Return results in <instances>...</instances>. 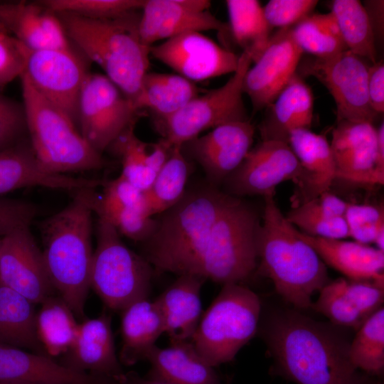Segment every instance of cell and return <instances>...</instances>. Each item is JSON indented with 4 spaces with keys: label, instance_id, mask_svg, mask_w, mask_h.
<instances>
[{
    "label": "cell",
    "instance_id": "1",
    "mask_svg": "<svg viewBox=\"0 0 384 384\" xmlns=\"http://www.w3.org/2000/svg\"><path fill=\"white\" fill-rule=\"evenodd\" d=\"M343 329L287 309L271 312L260 329L277 371L297 384H374L351 363Z\"/></svg>",
    "mask_w": 384,
    "mask_h": 384
},
{
    "label": "cell",
    "instance_id": "2",
    "mask_svg": "<svg viewBox=\"0 0 384 384\" xmlns=\"http://www.w3.org/2000/svg\"><path fill=\"white\" fill-rule=\"evenodd\" d=\"M98 196L95 188L73 191L72 201L40 225L53 287L78 318L84 316L90 288L92 214Z\"/></svg>",
    "mask_w": 384,
    "mask_h": 384
},
{
    "label": "cell",
    "instance_id": "3",
    "mask_svg": "<svg viewBox=\"0 0 384 384\" xmlns=\"http://www.w3.org/2000/svg\"><path fill=\"white\" fill-rule=\"evenodd\" d=\"M232 196L208 186L186 191L161 213L142 255L159 272L195 274L213 228Z\"/></svg>",
    "mask_w": 384,
    "mask_h": 384
},
{
    "label": "cell",
    "instance_id": "4",
    "mask_svg": "<svg viewBox=\"0 0 384 384\" xmlns=\"http://www.w3.org/2000/svg\"><path fill=\"white\" fill-rule=\"evenodd\" d=\"M262 222L257 236L261 272L279 295L296 309L311 308V297L328 282L326 265L299 235L277 206L273 195L264 197Z\"/></svg>",
    "mask_w": 384,
    "mask_h": 384
},
{
    "label": "cell",
    "instance_id": "5",
    "mask_svg": "<svg viewBox=\"0 0 384 384\" xmlns=\"http://www.w3.org/2000/svg\"><path fill=\"white\" fill-rule=\"evenodd\" d=\"M56 14L72 45L97 64L105 75L137 107L150 55V47L142 43L139 36L140 12L112 19Z\"/></svg>",
    "mask_w": 384,
    "mask_h": 384
},
{
    "label": "cell",
    "instance_id": "6",
    "mask_svg": "<svg viewBox=\"0 0 384 384\" xmlns=\"http://www.w3.org/2000/svg\"><path fill=\"white\" fill-rule=\"evenodd\" d=\"M20 79L27 136L41 166L60 174L104 167L102 155L85 141L71 119L41 96L23 75Z\"/></svg>",
    "mask_w": 384,
    "mask_h": 384
},
{
    "label": "cell",
    "instance_id": "7",
    "mask_svg": "<svg viewBox=\"0 0 384 384\" xmlns=\"http://www.w3.org/2000/svg\"><path fill=\"white\" fill-rule=\"evenodd\" d=\"M261 313L256 293L240 283L225 284L201 317L190 341L210 366L230 362L257 333Z\"/></svg>",
    "mask_w": 384,
    "mask_h": 384
},
{
    "label": "cell",
    "instance_id": "8",
    "mask_svg": "<svg viewBox=\"0 0 384 384\" xmlns=\"http://www.w3.org/2000/svg\"><path fill=\"white\" fill-rule=\"evenodd\" d=\"M260 225L256 210L232 196L213 228L195 274L223 285L248 278L257 265Z\"/></svg>",
    "mask_w": 384,
    "mask_h": 384
},
{
    "label": "cell",
    "instance_id": "9",
    "mask_svg": "<svg viewBox=\"0 0 384 384\" xmlns=\"http://www.w3.org/2000/svg\"><path fill=\"white\" fill-rule=\"evenodd\" d=\"M153 270L142 255L124 245L109 221L97 215L90 287L109 308L122 311L130 304L147 298Z\"/></svg>",
    "mask_w": 384,
    "mask_h": 384
},
{
    "label": "cell",
    "instance_id": "10",
    "mask_svg": "<svg viewBox=\"0 0 384 384\" xmlns=\"http://www.w3.org/2000/svg\"><path fill=\"white\" fill-rule=\"evenodd\" d=\"M252 61L242 52L237 70L222 86L198 95L170 117L156 121V127L171 147L181 146L201 133L233 122L248 120L242 85Z\"/></svg>",
    "mask_w": 384,
    "mask_h": 384
},
{
    "label": "cell",
    "instance_id": "11",
    "mask_svg": "<svg viewBox=\"0 0 384 384\" xmlns=\"http://www.w3.org/2000/svg\"><path fill=\"white\" fill-rule=\"evenodd\" d=\"M138 111L107 77L89 72L79 96L77 127L85 141L102 154L125 129L136 124Z\"/></svg>",
    "mask_w": 384,
    "mask_h": 384
},
{
    "label": "cell",
    "instance_id": "12",
    "mask_svg": "<svg viewBox=\"0 0 384 384\" xmlns=\"http://www.w3.org/2000/svg\"><path fill=\"white\" fill-rule=\"evenodd\" d=\"M298 68L303 75L316 78L329 91L336 107V122H373L377 115L368 100L369 65L363 58L346 50L327 58L306 59Z\"/></svg>",
    "mask_w": 384,
    "mask_h": 384
},
{
    "label": "cell",
    "instance_id": "13",
    "mask_svg": "<svg viewBox=\"0 0 384 384\" xmlns=\"http://www.w3.org/2000/svg\"><path fill=\"white\" fill-rule=\"evenodd\" d=\"M88 73L85 61L73 48H28L21 75L77 126L79 96Z\"/></svg>",
    "mask_w": 384,
    "mask_h": 384
},
{
    "label": "cell",
    "instance_id": "14",
    "mask_svg": "<svg viewBox=\"0 0 384 384\" xmlns=\"http://www.w3.org/2000/svg\"><path fill=\"white\" fill-rule=\"evenodd\" d=\"M150 55L193 82L233 73L240 56L198 31L154 44Z\"/></svg>",
    "mask_w": 384,
    "mask_h": 384
},
{
    "label": "cell",
    "instance_id": "15",
    "mask_svg": "<svg viewBox=\"0 0 384 384\" xmlns=\"http://www.w3.org/2000/svg\"><path fill=\"white\" fill-rule=\"evenodd\" d=\"M299 163L288 143L266 140L251 148L240 166L224 181L231 196L274 194L286 181H295Z\"/></svg>",
    "mask_w": 384,
    "mask_h": 384
},
{
    "label": "cell",
    "instance_id": "16",
    "mask_svg": "<svg viewBox=\"0 0 384 384\" xmlns=\"http://www.w3.org/2000/svg\"><path fill=\"white\" fill-rule=\"evenodd\" d=\"M0 283L21 294L33 304H41L54 289L42 250L30 226L17 228L1 239Z\"/></svg>",
    "mask_w": 384,
    "mask_h": 384
},
{
    "label": "cell",
    "instance_id": "17",
    "mask_svg": "<svg viewBox=\"0 0 384 384\" xmlns=\"http://www.w3.org/2000/svg\"><path fill=\"white\" fill-rule=\"evenodd\" d=\"M291 28L279 29L271 36L264 52L245 75L243 92L254 112L272 103L297 73L303 51L293 39Z\"/></svg>",
    "mask_w": 384,
    "mask_h": 384
},
{
    "label": "cell",
    "instance_id": "18",
    "mask_svg": "<svg viewBox=\"0 0 384 384\" xmlns=\"http://www.w3.org/2000/svg\"><path fill=\"white\" fill-rule=\"evenodd\" d=\"M255 128L249 120L226 123L181 146L204 171L211 186L224 182L252 147Z\"/></svg>",
    "mask_w": 384,
    "mask_h": 384
},
{
    "label": "cell",
    "instance_id": "19",
    "mask_svg": "<svg viewBox=\"0 0 384 384\" xmlns=\"http://www.w3.org/2000/svg\"><path fill=\"white\" fill-rule=\"evenodd\" d=\"M210 6L208 0H144L139 23L142 43L151 47L186 32L230 30L209 11Z\"/></svg>",
    "mask_w": 384,
    "mask_h": 384
},
{
    "label": "cell",
    "instance_id": "20",
    "mask_svg": "<svg viewBox=\"0 0 384 384\" xmlns=\"http://www.w3.org/2000/svg\"><path fill=\"white\" fill-rule=\"evenodd\" d=\"M330 143L336 179L369 186H383L377 174V129L373 123L336 122Z\"/></svg>",
    "mask_w": 384,
    "mask_h": 384
},
{
    "label": "cell",
    "instance_id": "21",
    "mask_svg": "<svg viewBox=\"0 0 384 384\" xmlns=\"http://www.w3.org/2000/svg\"><path fill=\"white\" fill-rule=\"evenodd\" d=\"M105 182L46 171L37 160L28 137L0 151V195L31 186L75 191L96 188Z\"/></svg>",
    "mask_w": 384,
    "mask_h": 384
},
{
    "label": "cell",
    "instance_id": "22",
    "mask_svg": "<svg viewBox=\"0 0 384 384\" xmlns=\"http://www.w3.org/2000/svg\"><path fill=\"white\" fill-rule=\"evenodd\" d=\"M0 28L30 50L73 48L58 15L40 1L0 2Z\"/></svg>",
    "mask_w": 384,
    "mask_h": 384
},
{
    "label": "cell",
    "instance_id": "23",
    "mask_svg": "<svg viewBox=\"0 0 384 384\" xmlns=\"http://www.w3.org/2000/svg\"><path fill=\"white\" fill-rule=\"evenodd\" d=\"M288 144L300 168L294 182V208L329 191L336 177L330 143L324 135L307 129H295L290 132Z\"/></svg>",
    "mask_w": 384,
    "mask_h": 384
},
{
    "label": "cell",
    "instance_id": "24",
    "mask_svg": "<svg viewBox=\"0 0 384 384\" xmlns=\"http://www.w3.org/2000/svg\"><path fill=\"white\" fill-rule=\"evenodd\" d=\"M0 382L23 384H119L55 362L51 357L0 343Z\"/></svg>",
    "mask_w": 384,
    "mask_h": 384
},
{
    "label": "cell",
    "instance_id": "25",
    "mask_svg": "<svg viewBox=\"0 0 384 384\" xmlns=\"http://www.w3.org/2000/svg\"><path fill=\"white\" fill-rule=\"evenodd\" d=\"M65 355L62 364L76 370L119 384L125 374L116 353L110 318L105 314L79 324L75 339Z\"/></svg>",
    "mask_w": 384,
    "mask_h": 384
},
{
    "label": "cell",
    "instance_id": "26",
    "mask_svg": "<svg viewBox=\"0 0 384 384\" xmlns=\"http://www.w3.org/2000/svg\"><path fill=\"white\" fill-rule=\"evenodd\" d=\"M265 110L259 127L262 141L288 143L292 131L310 129L311 127L314 117L312 91L297 73Z\"/></svg>",
    "mask_w": 384,
    "mask_h": 384
},
{
    "label": "cell",
    "instance_id": "27",
    "mask_svg": "<svg viewBox=\"0 0 384 384\" xmlns=\"http://www.w3.org/2000/svg\"><path fill=\"white\" fill-rule=\"evenodd\" d=\"M299 235L316 251L325 265L347 279L384 284V252L356 241L314 237L300 231Z\"/></svg>",
    "mask_w": 384,
    "mask_h": 384
},
{
    "label": "cell",
    "instance_id": "28",
    "mask_svg": "<svg viewBox=\"0 0 384 384\" xmlns=\"http://www.w3.org/2000/svg\"><path fill=\"white\" fill-rule=\"evenodd\" d=\"M206 279L179 275L156 300L171 342L190 341L201 317V289Z\"/></svg>",
    "mask_w": 384,
    "mask_h": 384
},
{
    "label": "cell",
    "instance_id": "29",
    "mask_svg": "<svg viewBox=\"0 0 384 384\" xmlns=\"http://www.w3.org/2000/svg\"><path fill=\"white\" fill-rule=\"evenodd\" d=\"M146 360L149 377L173 384H223L214 367L207 363L189 341L171 342L167 348L155 346Z\"/></svg>",
    "mask_w": 384,
    "mask_h": 384
},
{
    "label": "cell",
    "instance_id": "30",
    "mask_svg": "<svg viewBox=\"0 0 384 384\" xmlns=\"http://www.w3.org/2000/svg\"><path fill=\"white\" fill-rule=\"evenodd\" d=\"M135 124L125 129L110 146L121 161L122 176L133 186L146 191L166 161L172 147L164 139L146 143L134 132Z\"/></svg>",
    "mask_w": 384,
    "mask_h": 384
},
{
    "label": "cell",
    "instance_id": "31",
    "mask_svg": "<svg viewBox=\"0 0 384 384\" xmlns=\"http://www.w3.org/2000/svg\"><path fill=\"white\" fill-rule=\"evenodd\" d=\"M122 347L119 359L122 364L132 366L146 359L164 333L160 310L147 298L137 300L122 310Z\"/></svg>",
    "mask_w": 384,
    "mask_h": 384
},
{
    "label": "cell",
    "instance_id": "32",
    "mask_svg": "<svg viewBox=\"0 0 384 384\" xmlns=\"http://www.w3.org/2000/svg\"><path fill=\"white\" fill-rule=\"evenodd\" d=\"M33 304L0 283V343L47 355L37 336Z\"/></svg>",
    "mask_w": 384,
    "mask_h": 384
},
{
    "label": "cell",
    "instance_id": "33",
    "mask_svg": "<svg viewBox=\"0 0 384 384\" xmlns=\"http://www.w3.org/2000/svg\"><path fill=\"white\" fill-rule=\"evenodd\" d=\"M198 88L178 74L147 72L143 78L137 108L149 109L156 121L170 117L198 95Z\"/></svg>",
    "mask_w": 384,
    "mask_h": 384
},
{
    "label": "cell",
    "instance_id": "34",
    "mask_svg": "<svg viewBox=\"0 0 384 384\" xmlns=\"http://www.w3.org/2000/svg\"><path fill=\"white\" fill-rule=\"evenodd\" d=\"M75 314L60 297L53 295L41 303L36 312V329L46 353L51 357L66 353L78 329Z\"/></svg>",
    "mask_w": 384,
    "mask_h": 384
},
{
    "label": "cell",
    "instance_id": "35",
    "mask_svg": "<svg viewBox=\"0 0 384 384\" xmlns=\"http://www.w3.org/2000/svg\"><path fill=\"white\" fill-rule=\"evenodd\" d=\"M226 6L233 39L255 62L272 36L263 7L257 0H227Z\"/></svg>",
    "mask_w": 384,
    "mask_h": 384
},
{
    "label": "cell",
    "instance_id": "36",
    "mask_svg": "<svg viewBox=\"0 0 384 384\" xmlns=\"http://www.w3.org/2000/svg\"><path fill=\"white\" fill-rule=\"evenodd\" d=\"M331 13L347 50L375 63V36L363 4L358 0H334Z\"/></svg>",
    "mask_w": 384,
    "mask_h": 384
},
{
    "label": "cell",
    "instance_id": "37",
    "mask_svg": "<svg viewBox=\"0 0 384 384\" xmlns=\"http://www.w3.org/2000/svg\"><path fill=\"white\" fill-rule=\"evenodd\" d=\"M181 146L172 147L170 154L151 186L144 192L149 215H160L177 203L186 191L189 174Z\"/></svg>",
    "mask_w": 384,
    "mask_h": 384
},
{
    "label": "cell",
    "instance_id": "38",
    "mask_svg": "<svg viewBox=\"0 0 384 384\" xmlns=\"http://www.w3.org/2000/svg\"><path fill=\"white\" fill-rule=\"evenodd\" d=\"M299 48L314 57L327 58L347 50L331 12L309 14L291 28Z\"/></svg>",
    "mask_w": 384,
    "mask_h": 384
},
{
    "label": "cell",
    "instance_id": "39",
    "mask_svg": "<svg viewBox=\"0 0 384 384\" xmlns=\"http://www.w3.org/2000/svg\"><path fill=\"white\" fill-rule=\"evenodd\" d=\"M349 358L358 370L380 376L384 370V308L368 317L351 341Z\"/></svg>",
    "mask_w": 384,
    "mask_h": 384
},
{
    "label": "cell",
    "instance_id": "40",
    "mask_svg": "<svg viewBox=\"0 0 384 384\" xmlns=\"http://www.w3.org/2000/svg\"><path fill=\"white\" fill-rule=\"evenodd\" d=\"M55 14L65 13L91 19H112L141 11L144 0H43Z\"/></svg>",
    "mask_w": 384,
    "mask_h": 384
},
{
    "label": "cell",
    "instance_id": "41",
    "mask_svg": "<svg viewBox=\"0 0 384 384\" xmlns=\"http://www.w3.org/2000/svg\"><path fill=\"white\" fill-rule=\"evenodd\" d=\"M312 309L325 316L330 323L357 331L366 320L345 297L335 280L328 282L320 291Z\"/></svg>",
    "mask_w": 384,
    "mask_h": 384
},
{
    "label": "cell",
    "instance_id": "42",
    "mask_svg": "<svg viewBox=\"0 0 384 384\" xmlns=\"http://www.w3.org/2000/svg\"><path fill=\"white\" fill-rule=\"evenodd\" d=\"M345 297L365 319L383 307L384 284L372 280H335Z\"/></svg>",
    "mask_w": 384,
    "mask_h": 384
},
{
    "label": "cell",
    "instance_id": "43",
    "mask_svg": "<svg viewBox=\"0 0 384 384\" xmlns=\"http://www.w3.org/2000/svg\"><path fill=\"white\" fill-rule=\"evenodd\" d=\"M287 220L295 228L308 235L343 240L349 238L348 228L343 217H329L304 213L297 208L285 215Z\"/></svg>",
    "mask_w": 384,
    "mask_h": 384
},
{
    "label": "cell",
    "instance_id": "44",
    "mask_svg": "<svg viewBox=\"0 0 384 384\" xmlns=\"http://www.w3.org/2000/svg\"><path fill=\"white\" fill-rule=\"evenodd\" d=\"M97 215L109 221L119 234L142 243L152 235L156 225V220L143 208H123L106 216Z\"/></svg>",
    "mask_w": 384,
    "mask_h": 384
},
{
    "label": "cell",
    "instance_id": "45",
    "mask_svg": "<svg viewBox=\"0 0 384 384\" xmlns=\"http://www.w3.org/2000/svg\"><path fill=\"white\" fill-rule=\"evenodd\" d=\"M27 137L23 104L0 94V151Z\"/></svg>",
    "mask_w": 384,
    "mask_h": 384
},
{
    "label": "cell",
    "instance_id": "46",
    "mask_svg": "<svg viewBox=\"0 0 384 384\" xmlns=\"http://www.w3.org/2000/svg\"><path fill=\"white\" fill-rule=\"evenodd\" d=\"M317 0H271L264 7L269 26L279 29L290 28L311 14Z\"/></svg>",
    "mask_w": 384,
    "mask_h": 384
},
{
    "label": "cell",
    "instance_id": "47",
    "mask_svg": "<svg viewBox=\"0 0 384 384\" xmlns=\"http://www.w3.org/2000/svg\"><path fill=\"white\" fill-rule=\"evenodd\" d=\"M28 48L0 28V88L22 74Z\"/></svg>",
    "mask_w": 384,
    "mask_h": 384
},
{
    "label": "cell",
    "instance_id": "48",
    "mask_svg": "<svg viewBox=\"0 0 384 384\" xmlns=\"http://www.w3.org/2000/svg\"><path fill=\"white\" fill-rule=\"evenodd\" d=\"M37 214L38 208L31 203L0 197V236L17 228L30 226Z\"/></svg>",
    "mask_w": 384,
    "mask_h": 384
},
{
    "label": "cell",
    "instance_id": "49",
    "mask_svg": "<svg viewBox=\"0 0 384 384\" xmlns=\"http://www.w3.org/2000/svg\"><path fill=\"white\" fill-rule=\"evenodd\" d=\"M348 202L329 191L297 207L304 213L329 217H343Z\"/></svg>",
    "mask_w": 384,
    "mask_h": 384
},
{
    "label": "cell",
    "instance_id": "50",
    "mask_svg": "<svg viewBox=\"0 0 384 384\" xmlns=\"http://www.w3.org/2000/svg\"><path fill=\"white\" fill-rule=\"evenodd\" d=\"M343 218L348 230L357 227L384 223L383 206L348 203Z\"/></svg>",
    "mask_w": 384,
    "mask_h": 384
},
{
    "label": "cell",
    "instance_id": "51",
    "mask_svg": "<svg viewBox=\"0 0 384 384\" xmlns=\"http://www.w3.org/2000/svg\"><path fill=\"white\" fill-rule=\"evenodd\" d=\"M368 97L373 112L378 116L384 112V65L380 60L368 68Z\"/></svg>",
    "mask_w": 384,
    "mask_h": 384
},
{
    "label": "cell",
    "instance_id": "52",
    "mask_svg": "<svg viewBox=\"0 0 384 384\" xmlns=\"http://www.w3.org/2000/svg\"><path fill=\"white\" fill-rule=\"evenodd\" d=\"M383 1H366L363 4L371 23L375 36L380 35L383 27Z\"/></svg>",
    "mask_w": 384,
    "mask_h": 384
},
{
    "label": "cell",
    "instance_id": "53",
    "mask_svg": "<svg viewBox=\"0 0 384 384\" xmlns=\"http://www.w3.org/2000/svg\"><path fill=\"white\" fill-rule=\"evenodd\" d=\"M377 129V162L376 172L378 176L384 180V123L380 124Z\"/></svg>",
    "mask_w": 384,
    "mask_h": 384
},
{
    "label": "cell",
    "instance_id": "54",
    "mask_svg": "<svg viewBox=\"0 0 384 384\" xmlns=\"http://www.w3.org/2000/svg\"><path fill=\"white\" fill-rule=\"evenodd\" d=\"M119 384H173L164 380L151 377L143 378L135 372H129L124 374Z\"/></svg>",
    "mask_w": 384,
    "mask_h": 384
},
{
    "label": "cell",
    "instance_id": "55",
    "mask_svg": "<svg viewBox=\"0 0 384 384\" xmlns=\"http://www.w3.org/2000/svg\"><path fill=\"white\" fill-rule=\"evenodd\" d=\"M0 384H23V383H2V382H0Z\"/></svg>",
    "mask_w": 384,
    "mask_h": 384
},
{
    "label": "cell",
    "instance_id": "56",
    "mask_svg": "<svg viewBox=\"0 0 384 384\" xmlns=\"http://www.w3.org/2000/svg\"><path fill=\"white\" fill-rule=\"evenodd\" d=\"M1 239H2V237L0 236V252H1Z\"/></svg>",
    "mask_w": 384,
    "mask_h": 384
},
{
    "label": "cell",
    "instance_id": "57",
    "mask_svg": "<svg viewBox=\"0 0 384 384\" xmlns=\"http://www.w3.org/2000/svg\"><path fill=\"white\" fill-rule=\"evenodd\" d=\"M374 384H383L380 382L375 383Z\"/></svg>",
    "mask_w": 384,
    "mask_h": 384
}]
</instances>
